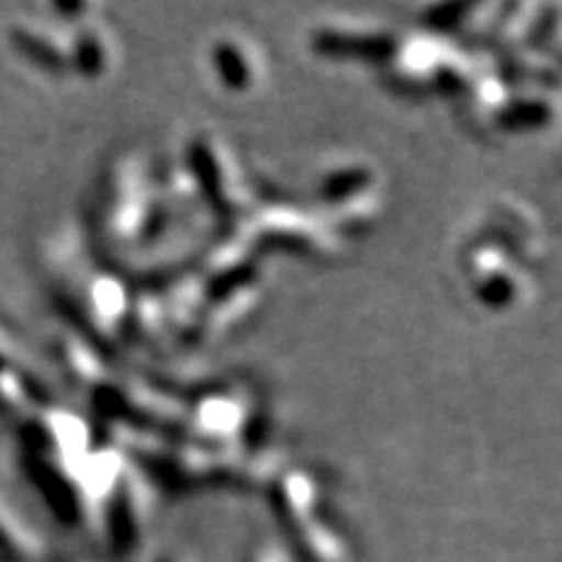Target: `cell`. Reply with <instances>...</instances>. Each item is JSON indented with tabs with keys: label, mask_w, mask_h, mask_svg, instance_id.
<instances>
[{
	"label": "cell",
	"mask_w": 562,
	"mask_h": 562,
	"mask_svg": "<svg viewBox=\"0 0 562 562\" xmlns=\"http://www.w3.org/2000/svg\"><path fill=\"white\" fill-rule=\"evenodd\" d=\"M157 206V186H151L149 172L136 154H125L102 178L97 224L112 248H131L149 235Z\"/></svg>",
	"instance_id": "cell-1"
},
{
	"label": "cell",
	"mask_w": 562,
	"mask_h": 562,
	"mask_svg": "<svg viewBox=\"0 0 562 562\" xmlns=\"http://www.w3.org/2000/svg\"><path fill=\"white\" fill-rule=\"evenodd\" d=\"M385 70L393 87L417 91V94L419 91L435 94L446 87H461L472 66L451 40L419 37L393 42L391 53L385 55Z\"/></svg>",
	"instance_id": "cell-2"
},
{
	"label": "cell",
	"mask_w": 562,
	"mask_h": 562,
	"mask_svg": "<svg viewBox=\"0 0 562 562\" xmlns=\"http://www.w3.org/2000/svg\"><path fill=\"white\" fill-rule=\"evenodd\" d=\"M461 269L474 297L495 311L518 305L526 294V263L492 235L469 245Z\"/></svg>",
	"instance_id": "cell-3"
},
{
	"label": "cell",
	"mask_w": 562,
	"mask_h": 562,
	"mask_svg": "<svg viewBox=\"0 0 562 562\" xmlns=\"http://www.w3.org/2000/svg\"><path fill=\"white\" fill-rule=\"evenodd\" d=\"M318 203L334 216V232L349 227H370L381 211V186L368 165H331L321 172Z\"/></svg>",
	"instance_id": "cell-4"
},
{
	"label": "cell",
	"mask_w": 562,
	"mask_h": 562,
	"mask_svg": "<svg viewBox=\"0 0 562 562\" xmlns=\"http://www.w3.org/2000/svg\"><path fill=\"white\" fill-rule=\"evenodd\" d=\"M209 58L214 79L227 91H235V94L256 89L263 76V63L256 45L243 37H235V34H224V37L214 40Z\"/></svg>",
	"instance_id": "cell-5"
},
{
	"label": "cell",
	"mask_w": 562,
	"mask_h": 562,
	"mask_svg": "<svg viewBox=\"0 0 562 562\" xmlns=\"http://www.w3.org/2000/svg\"><path fill=\"white\" fill-rule=\"evenodd\" d=\"M112 50L115 45H112L110 32L97 19L83 16L68 42L70 68L79 70L87 79H102L112 66Z\"/></svg>",
	"instance_id": "cell-6"
}]
</instances>
